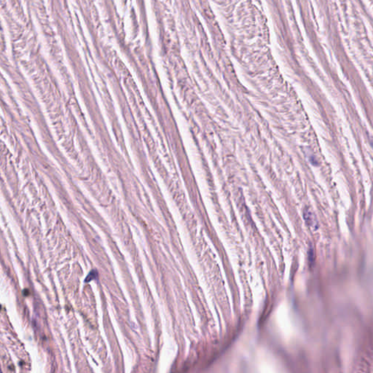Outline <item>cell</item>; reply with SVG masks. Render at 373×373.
Returning <instances> with one entry per match:
<instances>
[{
	"label": "cell",
	"mask_w": 373,
	"mask_h": 373,
	"mask_svg": "<svg viewBox=\"0 0 373 373\" xmlns=\"http://www.w3.org/2000/svg\"><path fill=\"white\" fill-rule=\"evenodd\" d=\"M304 219L305 220V222L307 225L310 226L312 228H316L318 227L317 221L316 219V217L313 214V213L309 210H307L304 213Z\"/></svg>",
	"instance_id": "cell-1"
},
{
	"label": "cell",
	"mask_w": 373,
	"mask_h": 373,
	"mask_svg": "<svg viewBox=\"0 0 373 373\" xmlns=\"http://www.w3.org/2000/svg\"><path fill=\"white\" fill-rule=\"evenodd\" d=\"M95 277H97V272L95 271V270H93V271H91V273H89L88 276H87L86 279H85V281L86 282H89L91 281L93 279V278H95Z\"/></svg>",
	"instance_id": "cell-2"
}]
</instances>
